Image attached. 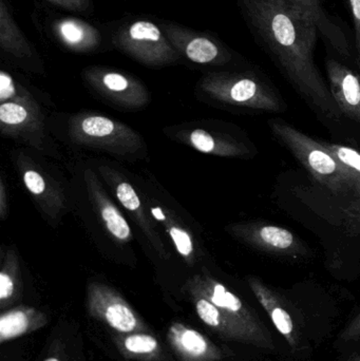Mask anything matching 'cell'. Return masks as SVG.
Here are the masks:
<instances>
[{
	"label": "cell",
	"instance_id": "1",
	"mask_svg": "<svg viewBox=\"0 0 360 361\" xmlns=\"http://www.w3.org/2000/svg\"><path fill=\"white\" fill-rule=\"evenodd\" d=\"M252 27L294 88L325 118L338 121V109L329 87L315 65L318 29L287 0H245Z\"/></svg>",
	"mask_w": 360,
	"mask_h": 361
},
{
	"label": "cell",
	"instance_id": "2",
	"mask_svg": "<svg viewBox=\"0 0 360 361\" xmlns=\"http://www.w3.org/2000/svg\"><path fill=\"white\" fill-rule=\"evenodd\" d=\"M268 126L277 140L294 154L317 182L335 195H351L355 200L354 183L348 171L318 140L308 137L281 118H272Z\"/></svg>",
	"mask_w": 360,
	"mask_h": 361
},
{
	"label": "cell",
	"instance_id": "3",
	"mask_svg": "<svg viewBox=\"0 0 360 361\" xmlns=\"http://www.w3.org/2000/svg\"><path fill=\"white\" fill-rule=\"evenodd\" d=\"M68 133L77 145L106 150L120 157L135 156L144 147L143 140L137 131L99 114L72 116Z\"/></svg>",
	"mask_w": 360,
	"mask_h": 361
},
{
	"label": "cell",
	"instance_id": "4",
	"mask_svg": "<svg viewBox=\"0 0 360 361\" xmlns=\"http://www.w3.org/2000/svg\"><path fill=\"white\" fill-rule=\"evenodd\" d=\"M186 284L204 295L226 317L249 333L255 341L256 348L271 351L276 349L272 334L257 313L221 282L209 274H200L190 278Z\"/></svg>",
	"mask_w": 360,
	"mask_h": 361
},
{
	"label": "cell",
	"instance_id": "5",
	"mask_svg": "<svg viewBox=\"0 0 360 361\" xmlns=\"http://www.w3.org/2000/svg\"><path fill=\"white\" fill-rule=\"evenodd\" d=\"M205 92L216 101L258 111H280L283 101L272 87L252 75H217L205 82Z\"/></svg>",
	"mask_w": 360,
	"mask_h": 361
},
{
	"label": "cell",
	"instance_id": "6",
	"mask_svg": "<svg viewBox=\"0 0 360 361\" xmlns=\"http://www.w3.org/2000/svg\"><path fill=\"white\" fill-rule=\"evenodd\" d=\"M89 316L111 329L116 334L152 333L145 320L111 286L90 282L87 286Z\"/></svg>",
	"mask_w": 360,
	"mask_h": 361
},
{
	"label": "cell",
	"instance_id": "7",
	"mask_svg": "<svg viewBox=\"0 0 360 361\" xmlns=\"http://www.w3.org/2000/svg\"><path fill=\"white\" fill-rule=\"evenodd\" d=\"M228 233L247 245L274 256H306V244L295 233L278 225L263 221L237 223L228 227Z\"/></svg>",
	"mask_w": 360,
	"mask_h": 361
},
{
	"label": "cell",
	"instance_id": "8",
	"mask_svg": "<svg viewBox=\"0 0 360 361\" xmlns=\"http://www.w3.org/2000/svg\"><path fill=\"white\" fill-rule=\"evenodd\" d=\"M0 129L2 135L42 149L44 120L38 107L6 102L0 105Z\"/></svg>",
	"mask_w": 360,
	"mask_h": 361
},
{
	"label": "cell",
	"instance_id": "9",
	"mask_svg": "<svg viewBox=\"0 0 360 361\" xmlns=\"http://www.w3.org/2000/svg\"><path fill=\"white\" fill-rule=\"evenodd\" d=\"M166 339L179 361H220L228 356L209 337L181 322L169 326Z\"/></svg>",
	"mask_w": 360,
	"mask_h": 361
},
{
	"label": "cell",
	"instance_id": "10",
	"mask_svg": "<svg viewBox=\"0 0 360 361\" xmlns=\"http://www.w3.org/2000/svg\"><path fill=\"white\" fill-rule=\"evenodd\" d=\"M247 282L258 302L270 316L275 328L285 337L287 345L291 349H299L302 338L299 329L285 299L259 278L249 277Z\"/></svg>",
	"mask_w": 360,
	"mask_h": 361
},
{
	"label": "cell",
	"instance_id": "11",
	"mask_svg": "<svg viewBox=\"0 0 360 361\" xmlns=\"http://www.w3.org/2000/svg\"><path fill=\"white\" fill-rule=\"evenodd\" d=\"M99 171L107 180L108 184L111 185L114 195L118 197L120 204L126 208L127 212L131 214L133 220L137 223L139 228L142 229L149 243L154 246L156 252L163 258H167L168 255L165 250L164 244H163L159 233H156V227L154 226L151 221L146 214L143 204L132 185L123 179L122 176L118 175L113 169L101 167Z\"/></svg>",
	"mask_w": 360,
	"mask_h": 361
},
{
	"label": "cell",
	"instance_id": "12",
	"mask_svg": "<svg viewBox=\"0 0 360 361\" xmlns=\"http://www.w3.org/2000/svg\"><path fill=\"white\" fill-rule=\"evenodd\" d=\"M329 89L342 116L360 122V78L335 59L327 63Z\"/></svg>",
	"mask_w": 360,
	"mask_h": 361
},
{
	"label": "cell",
	"instance_id": "13",
	"mask_svg": "<svg viewBox=\"0 0 360 361\" xmlns=\"http://www.w3.org/2000/svg\"><path fill=\"white\" fill-rule=\"evenodd\" d=\"M184 290L186 292L190 302L196 310L197 315L201 322L211 329L215 334L225 341H235L243 345H253L256 348L255 341L249 333L226 317L221 310L218 309L209 299L192 286L185 284Z\"/></svg>",
	"mask_w": 360,
	"mask_h": 361
},
{
	"label": "cell",
	"instance_id": "14",
	"mask_svg": "<svg viewBox=\"0 0 360 361\" xmlns=\"http://www.w3.org/2000/svg\"><path fill=\"white\" fill-rule=\"evenodd\" d=\"M19 171L23 184L46 216L58 218L66 207L63 191L55 183L46 179L44 173L27 163V159L19 162Z\"/></svg>",
	"mask_w": 360,
	"mask_h": 361
},
{
	"label": "cell",
	"instance_id": "15",
	"mask_svg": "<svg viewBox=\"0 0 360 361\" xmlns=\"http://www.w3.org/2000/svg\"><path fill=\"white\" fill-rule=\"evenodd\" d=\"M86 184L91 201L94 204L95 209L103 221L108 233L120 243L130 242L133 238L130 225L127 222L120 209L108 199L97 176L91 171H86Z\"/></svg>",
	"mask_w": 360,
	"mask_h": 361
},
{
	"label": "cell",
	"instance_id": "16",
	"mask_svg": "<svg viewBox=\"0 0 360 361\" xmlns=\"http://www.w3.org/2000/svg\"><path fill=\"white\" fill-rule=\"evenodd\" d=\"M111 341L120 355L128 361H175L152 333H112Z\"/></svg>",
	"mask_w": 360,
	"mask_h": 361
},
{
	"label": "cell",
	"instance_id": "17",
	"mask_svg": "<svg viewBox=\"0 0 360 361\" xmlns=\"http://www.w3.org/2000/svg\"><path fill=\"white\" fill-rule=\"evenodd\" d=\"M48 322L46 314L35 307L19 305L6 310L0 316V343L4 345L31 334L46 326Z\"/></svg>",
	"mask_w": 360,
	"mask_h": 361
},
{
	"label": "cell",
	"instance_id": "18",
	"mask_svg": "<svg viewBox=\"0 0 360 361\" xmlns=\"http://www.w3.org/2000/svg\"><path fill=\"white\" fill-rule=\"evenodd\" d=\"M287 1L315 23L319 33L333 47L334 50L337 51L342 56L350 57V44L346 34L340 25H336L330 18L321 0H287Z\"/></svg>",
	"mask_w": 360,
	"mask_h": 361
},
{
	"label": "cell",
	"instance_id": "19",
	"mask_svg": "<svg viewBox=\"0 0 360 361\" xmlns=\"http://www.w3.org/2000/svg\"><path fill=\"white\" fill-rule=\"evenodd\" d=\"M183 139L194 149L205 154L224 158H243L249 154V148L242 142L226 135H213L204 129H194Z\"/></svg>",
	"mask_w": 360,
	"mask_h": 361
},
{
	"label": "cell",
	"instance_id": "20",
	"mask_svg": "<svg viewBox=\"0 0 360 361\" xmlns=\"http://www.w3.org/2000/svg\"><path fill=\"white\" fill-rule=\"evenodd\" d=\"M97 87L110 99L127 107H142L148 101L147 93L141 86L120 73L104 74L97 80Z\"/></svg>",
	"mask_w": 360,
	"mask_h": 361
},
{
	"label": "cell",
	"instance_id": "21",
	"mask_svg": "<svg viewBox=\"0 0 360 361\" xmlns=\"http://www.w3.org/2000/svg\"><path fill=\"white\" fill-rule=\"evenodd\" d=\"M21 281L18 257L14 250H8L0 271V310L11 309L20 299Z\"/></svg>",
	"mask_w": 360,
	"mask_h": 361
},
{
	"label": "cell",
	"instance_id": "22",
	"mask_svg": "<svg viewBox=\"0 0 360 361\" xmlns=\"http://www.w3.org/2000/svg\"><path fill=\"white\" fill-rule=\"evenodd\" d=\"M151 216L159 222L162 223L165 231L168 233L175 245L178 254L190 265L196 263V248H194V240L192 235L181 225L178 224L170 216L166 214L161 206H148Z\"/></svg>",
	"mask_w": 360,
	"mask_h": 361
},
{
	"label": "cell",
	"instance_id": "23",
	"mask_svg": "<svg viewBox=\"0 0 360 361\" xmlns=\"http://www.w3.org/2000/svg\"><path fill=\"white\" fill-rule=\"evenodd\" d=\"M319 143L333 154L334 158L342 164V166L348 171L349 176L354 183L355 200L350 207V218L354 222L360 223V152L349 146L340 145V144L327 143L319 141Z\"/></svg>",
	"mask_w": 360,
	"mask_h": 361
},
{
	"label": "cell",
	"instance_id": "24",
	"mask_svg": "<svg viewBox=\"0 0 360 361\" xmlns=\"http://www.w3.org/2000/svg\"><path fill=\"white\" fill-rule=\"evenodd\" d=\"M186 54L194 63H209L219 56V49L211 40L199 37L188 44Z\"/></svg>",
	"mask_w": 360,
	"mask_h": 361
},
{
	"label": "cell",
	"instance_id": "25",
	"mask_svg": "<svg viewBox=\"0 0 360 361\" xmlns=\"http://www.w3.org/2000/svg\"><path fill=\"white\" fill-rule=\"evenodd\" d=\"M0 102H14V103L25 104V105L38 107L36 102L27 94H19L12 78L8 74L0 73Z\"/></svg>",
	"mask_w": 360,
	"mask_h": 361
},
{
	"label": "cell",
	"instance_id": "26",
	"mask_svg": "<svg viewBox=\"0 0 360 361\" xmlns=\"http://www.w3.org/2000/svg\"><path fill=\"white\" fill-rule=\"evenodd\" d=\"M129 35L135 42H154L160 40L161 32L154 23L148 21H137L131 25Z\"/></svg>",
	"mask_w": 360,
	"mask_h": 361
},
{
	"label": "cell",
	"instance_id": "27",
	"mask_svg": "<svg viewBox=\"0 0 360 361\" xmlns=\"http://www.w3.org/2000/svg\"><path fill=\"white\" fill-rule=\"evenodd\" d=\"M61 33L69 44H77L84 36L82 27L77 23H71V21H68V23L61 25Z\"/></svg>",
	"mask_w": 360,
	"mask_h": 361
},
{
	"label": "cell",
	"instance_id": "28",
	"mask_svg": "<svg viewBox=\"0 0 360 361\" xmlns=\"http://www.w3.org/2000/svg\"><path fill=\"white\" fill-rule=\"evenodd\" d=\"M342 341H360V311L359 313L349 322L340 334Z\"/></svg>",
	"mask_w": 360,
	"mask_h": 361
},
{
	"label": "cell",
	"instance_id": "29",
	"mask_svg": "<svg viewBox=\"0 0 360 361\" xmlns=\"http://www.w3.org/2000/svg\"><path fill=\"white\" fill-rule=\"evenodd\" d=\"M355 25V44H356L357 63L360 68V0H350Z\"/></svg>",
	"mask_w": 360,
	"mask_h": 361
},
{
	"label": "cell",
	"instance_id": "30",
	"mask_svg": "<svg viewBox=\"0 0 360 361\" xmlns=\"http://www.w3.org/2000/svg\"><path fill=\"white\" fill-rule=\"evenodd\" d=\"M8 216V195H6V185L4 180H0V218L6 220Z\"/></svg>",
	"mask_w": 360,
	"mask_h": 361
},
{
	"label": "cell",
	"instance_id": "31",
	"mask_svg": "<svg viewBox=\"0 0 360 361\" xmlns=\"http://www.w3.org/2000/svg\"><path fill=\"white\" fill-rule=\"evenodd\" d=\"M44 361H61L58 357H55V356H50V357L46 358Z\"/></svg>",
	"mask_w": 360,
	"mask_h": 361
},
{
	"label": "cell",
	"instance_id": "32",
	"mask_svg": "<svg viewBox=\"0 0 360 361\" xmlns=\"http://www.w3.org/2000/svg\"><path fill=\"white\" fill-rule=\"evenodd\" d=\"M359 361H360V360Z\"/></svg>",
	"mask_w": 360,
	"mask_h": 361
}]
</instances>
